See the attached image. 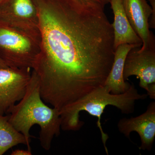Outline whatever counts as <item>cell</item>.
Here are the masks:
<instances>
[{"label": "cell", "instance_id": "cell-1", "mask_svg": "<svg viewBox=\"0 0 155 155\" xmlns=\"http://www.w3.org/2000/svg\"><path fill=\"white\" fill-rule=\"evenodd\" d=\"M39 52L32 69L42 99L61 111L104 85L114 63V29L98 5L31 0Z\"/></svg>", "mask_w": 155, "mask_h": 155}, {"label": "cell", "instance_id": "cell-2", "mask_svg": "<svg viewBox=\"0 0 155 155\" xmlns=\"http://www.w3.org/2000/svg\"><path fill=\"white\" fill-rule=\"evenodd\" d=\"M9 116L11 125L25 137L29 150H31L29 132L35 125L40 127L39 140L45 150H50L54 137L59 136L61 133L60 110L50 107L42 99L39 80L33 71L24 97L13 107Z\"/></svg>", "mask_w": 155, "mask_h": 155}, {"label": "cell", "instance_id": "cell-3", "mask_svg": "<svg viewBox=\"0 0 155 155\" xmlns=\"http://www.w3.org/2000/svg\"><path fill=\"white\" fill-rule=\"evenodd\" d=\"M147 94H140L133 84L123 93L115 94L111 93L105 85L100 87L77 101L60 111L62 130L65 131H77L80 130L84 122L79 120V113L84 111L97 119V125L100 130L102 141L106 153L108 150L106 143L109 136L103 130L101 118L107 106L116 107L123 114L133 113L135 102L144 100Z\"/></svg>", "mask_w": 155, "mask_h": 155}, {"label": "cell", "instance_id": "cell-4", "mask_svg": "<svg viewBox=\"0 0 155 155\" xmlns=\"http://www.w3.org/2000/svg\"><path fill=\"white\" fill-rule=\"evenodd\" d=\"M38 31L0 25V58L10 68L32 69L39 50L34 49L32 36Z\"/></svg>", "mask_w": 155, "mask_h": 155}, {"label": "cell", "instance_id": "cell-5", "mask_svg": "<svg viewBox=\"0 0 155 155\" xmlns=\"http://www.w3.org/2000/svg\"><path fill=\"white\" fill-rule=\"evenodd\" d=\"M132 48L127 53L124 64V80L131 76L140 80L139 86L147 91V95L155 99V37L150 31L148 46L143 50Z\"/></svg>", "mask_w": 155, "mask_h": 155}, {"label": "cell", "instance_id": "cell-6", "mask_svg": "<svg viewBox=\"0 0 155 155\" xmlns=\"http://www.w3.org/2000/svg\"><path fill=\"white\" fill-rule=\"evenodd\" d=\"M31 69L0 68V115H8L24 97L31 77Z\"/></svg>", "mask_w": 155, "mask_h": 155}, {"label": "cell", "instance_id": "cell-7", "mask_svg": "<svg viewBox=\"0 0 155 155\" xmlns=\"http://www.w3.org/2000/svg\"><path fill=\"white\" fill-rule=\"evenodd\" d=\"M0 25L37 30L36 8L31 0H5L0 4Z\"/></svg>", "mask_w": 155, "mask_h": 155}, {"label": "cell", "instance_id": "cell-8", "mask_svg": "<svg viewBox=\"0 0 155 155\" xmlns=\"http://www.w3.org/2000/svg\"><path fill=\"white\" fill-rule=\"evenodd\" d=\"M117 127L120 133L129 139L131 132H137L141 140L139 149L150 150L155 137V102L150 103L147 110L141 115L120 119Z\"/></svg>", "mask_w": 155, "mask_h": 155}, {"label": "cell", "instance_id": "cell-9", "mask_svg": "<svg viewBox=\"0 0 155 155\" xmlns=\"http://www.w3.org/2000/svg\"><path fill=\"white\" fill-rule=\"evenodd\" d=\"M125 14L131 27L142 41L140 50L148 46L150 31L149 20L153 11L147 0H123Z\"/></svg>", "mask_w": 155, "mask_h": 155}, {"label": "cell", "instance_id": "cell-10", "mask_svg": "<svg viewBox=\"0 0 155 155\" xmlns=\"http://www.w3.org/2000/svg\"><path fill=\"white\" fill-rule=\"evenodd\" d=\"M110 3L114 14V22L112 25L114 29V51L119 45L124 44L141 47V39L133 30L126 17L123 0H110Z\"/></svg>", "mask_w": 155, "mask_h": 155}, {"label": "cell", "instance_id": "cell-11", "mask_svg": "<svg viewBox=\"0 0 155 155\" xmlns=\"http://www.w3.org/2000/svg\"><path fill=\"white\" fill-rule=\"evenodd\" d=\"M134 47H139L124 44L119 45L115 50L113 66L104 85L107 87L111 93L120 94L130 88L131 84L123 78V69L127 53Z\"/></svg>", "mask_w": 155, "mask_h": 155}, {"label": "cell", "instance_id": "cell-12", "mask_svg": "<svg viewBox=\"0 0 155 155\" xmlns=\"http://www.w3.org/2000/svg\"><path fill=\"white\" fill-rule=\"evenodd\" d=\"M9 118V114L0 115V155L17 145L27 146L25 137L11 125Z\"/></svg>", "mask_w": 155, "mask_h": 155}, {"label": "cell", "instance_id": "cell-13", "mask_svg": "<svg viewBox=\"0 0 155 155\" xmlns=\"http://www.w3.org/2000/svg\"><path fill=\"white\" fill-rule=\"evenodd\" d=\"M153 11L152 15L149 20V26L150 28H155V0H149Z\"/></svg>", "mask_w": 155, "mask_h": 155}, {"label": "cell", "instance_id": "cell-14", "mask_svg": "<svg viewBox=\"0 0 155 155\" xmlns=\"http://www.w3.org/2000/svg\"><path fill=\"white\" fill-rule=\"evenodd\" d=\"M79 2L90 3L102 6L105 8L106 5L110 3V0H73Z\"/></svg>", "mask_w": 155, "mask_h": 155}, {"label": "cell", "instance_id": "cell-15", "mask_svg": "<svg viewBox=\"0 0 155 155\" xmlns=\"http://www.w3.org/2000/svg\"><path fill=\"white\" fill-rule=\"evenodd\" d=\"M11 155H31V150H27L17 149L13 151L11 153Z\"/></svg>", "mask_w": 155, "mask_h": 155}, {"label": "cell", "instance_id": "cell-16", "mask_svg": "<svg viewBox=\"0 0 155 155\" xmlns=\"http://www.w3.org/2000/svg\"><path fill=\"white\" fill-rule=\"evenodd\" d=\"M10 68L6 64L5 61H3L0 58V68Z\"/></svg>", "mask_w": 155, "mask_h": 155}, {"label": "cell", "instance_id": "cell-17", "mask_svg": "<svg viewBox=\"0 0 155 155\" xmlns=\"http://www.w3.org/2000/svg\"><path fill=\"white\" fill-rule=\"evenodd\" d=\"M5 1V0H0V4H1L2 2H3Z\"/></svg>", "mask_w": 155, "mask_h": 155}]
</instances>
